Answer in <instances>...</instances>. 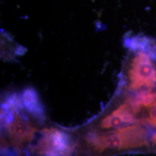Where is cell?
Segmentation results:
<instances>
[{"label":"cell","mask_w":156,"mask_h":156,"mask_svg":"<svg viewBox=\"0 0 156 156\" xmlns=\"http://www.w3.org/2000/svg\"><path fill=\"white\" fill-rule=\"evenodd\" d=\"M22 98L26 111L39 122H44L45 118L44 107L35 90L31 87L24 90Z\"/></svg>","instance_id":"obj_5"},{"label":"cell","mask_w":156,"mask_h":156,"mask_svg":"<svg viewBox=\"0 0 156 156\" xmlns=\"http://www.w3.org/2000/svg\"><path fill=\"white\" fill-rule=\"evenodd\" d=\"M37 129L15 113V117L12 123L8 124V131L12 142L16 145L33 140Z\"/></svg>","instance_id":"obj_3"},{"label":"cell","mask_w":156,"mask_h":156,"mask_svg":"<svg viewBox=\"0 0 156 156\" xmlns=\"http://www.w3.org/2000/svg\"><path fill=\"white\" fill-rule=\"evenodd\" d=\"M38 141L33 145L45 155L62 156L72 153L74 142L71 135L56 128L45 129L40 132Z\"/></svg>","instance_id":"obj_2"},{"label":"cell","mask_w":156,"mask_h":156,"mask_svg":"<svg viewBox=\"0 0 156 156\" xmlns=\"http://www.w3.org/2000/svg\"><path fill=\"white\" fill-rule=\"evenodd\" d=\"M131 106L127 104L119 106L117 109L103 119L100 127L104 129L121 128L138 122Z\"/></svg>","instance_id":"obj_4"},{"label":"cell","mask_w":156,"mask_h":156,"mask_svg":"<svg viewBox=\"0 0 156 156\" xmlns=\"http://www.w3.org/2000/svg\"><path fill=\"white\" fill-rule=\"evenodd\" d=\"M142 122L149 124L152 127H156V104L151 107L148 117L142 120Z\"/></svg>","instance_id":"obj_6"},{"label":"cell","mask_w":156,"mask_h":156,"mask_svg":"<svg viewBox=\"0 0 156 156\" xmlns=\"http://www.w3.org/2000/svg\"><path fill=\"white\" fill-rule=\"evenodd\" d=\"M86 142L95 151L106 149H127L147 146V133L140 125H134L102 134L90 132Z\"/></svg>","instance_id":"obj_1"},{"label":"cell","mask_w":156,"mask_h":156,"mask_svg":"<svg viewBox=\"0 0 156 156\" xmlns=\"http://www.w3.org/2000/svg\"><path fill=\"white\" fill-rule=\"evenodd\" d=\"M151 142H152L154 145H156V131L154 134L152 135L151 138Z\"/></svg>","instance_id":"obj_7"}]
</instances>
